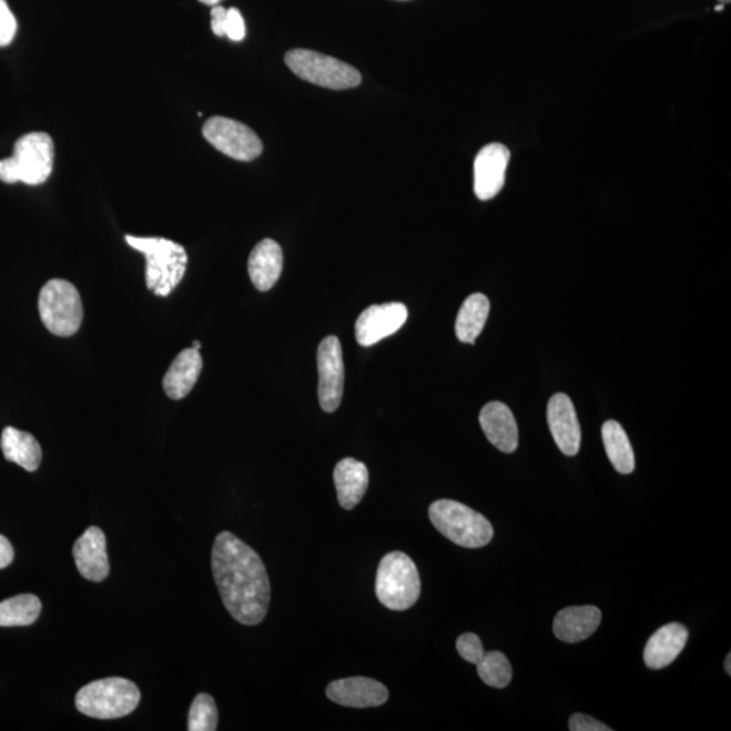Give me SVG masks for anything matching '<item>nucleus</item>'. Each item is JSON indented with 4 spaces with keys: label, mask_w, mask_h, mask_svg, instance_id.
<instances>
[{
    "label": "nucleus",
    "mask_w": 731,
    "mask_h": 731,
    "mask_svg": "<svg viewBox=\"0 0 731 731\" xmlns=\"http://www.w3.org/2000/svg\"><path fill=\"white\" fill-rule=\"evenodd\" d=\"M721 4H728L731 2V0H720Z\"/></svg>",
    "instance_id": "obj_37"
},
{
    "label": "nucleus",
    "mask_w": 731,
    "mask_h": 731,
    "mask_svg": "<svg viewBox=\"0 0 731 731\" xmlns=\"http://www.w3.org/2000/svg\"><path fill=\"white\" fill-rule=\"evenodd\" d=\"M548 423L558 448L568 457L577 456L581 445V427L573 403L564 393L550 398Z\"/></svg>",
    "instance_id": "obj_14"
},
{
    "label": "nucleus",
    "mask_w": 731,
    "mask_h": 731,
    "mask_svg": "<svg viewBox=\"0 0 731 731\" xmlns=\"http://www.w3.org/2000/svg\"><path fill=\"white\" fill-rule=\"evenodd\" d=\"M408 318V309L402 303H389L368 306L361 313L355 323L356 342L364 347L384 341L385 337L395 335Z\"/></svg>",
    "instance_id": "obj_11"
},
{
    "label": "nucleus",
    "mask_w": 731,
    "mask_h": 731,
    "mask_svg": "<svg viewBox=\"0 0 731 731\" xmlns=\"http://www.w3.org/2000/svg\"><path fill=\"white\" fill-rule=\"evenodd\" d=\"M608 458L620 475H630L636 468L634 451L628 434L618 422L608 420L601 429Z\"/></svg>",
    "instance_id": "obj_24"
},
{
    "label": "nucleus",
    "mask_w": 731,
    "mask_h": 731,
    "mask_svg": "<svg viewBox=\"0 0 731 731\" xmlns=\"http://www.w3.org/2000/svg\"><path fill=\"white\" fill-rule=\"evenodd\" d=\"M334 481L341 507L354 509L364 499L368 487L366 465L354 458L342 459L336 465Z\"/></svg>",
    "instance_id": "obj_21"
},
{
    "label": "nucleus",
    "mask_w": 731,
    "mask_h": 731,
    "mask_svg": "<svg viewBox=\"0 0 731 731\" xmlns=\"http://www.w3.org/2000/svg\"><path fill=\"white\" fill-rule=\"evenodd\" d=\"M219 711L216 702L207 693H200L189 711L190 731H214L217 729Z\"/></svg>",
    "instance_id": "obj_28"
},
{
    "label": "nucleus",
    "mask_w": 731,
    "mask_h": 731,
    "mask_svg": "<svg viewBox=\"0 0 731 731\" xmlns=\"http://www.w3.org/2000/svg\"><path fill=\"white\" fill-rule=\"evenodd\" d=\"M200 2L206 6H217L221 0H200Z\"/></svg>",
    "instance_id": "obj_34"
},
{
    "label": "nucleus",
    "mask_w": 731,
    "mask_h": 731,
    "mask_svg": "<svg viewBox=\"0 0 731 731\" xmlns=\"http://www.w3.org/2000/svg\"><path fill=\"white\" fill-rule=\"evenodd\" d=\"M201 347H202V346H201V343H200L199 341H195V342L193 343V347H192V348L196 349V352H200Z\"/></svg>",
    "instance_id": "obj_35"
},
{
    "label": "nucleus",
    "mask_w": 731,
    "mask_h": 731,
    "mask_svg": "<svg viewBox=\"0 0 731 731\" xmlns=\"http://www.w3.org/2000/svg\"><path fill=\"white\" fill-rule=\"evenodd\" d=\"M285 61L303 81L324 89H355L362 82L361 72L353 65L309 49H293L286 53Z\"/></svg>",
    "instance_id": "obj_7"
},
{
    "label": "nucleus",
    "mask_w": 731,
    "mask_h": 731,
    "mask_svg": "<svg viewBox=\"0 0 731 731\" xmlns=\"http://www.w3.org/2000/svg\"><path fill=\"white\" fill-rule=\"evenodd\" d=\"M327 697L344 708H378L388 702L389 692L383 683L368 678H349L332 681Z\"/></svg>",
    "instance_id": "obj_13"
},
{
    "label": "nucleus",
    "mask_w": 731,
    "mask_h": 731,
    "mask_svg": "<svg viewBox=\"0 0 731 731\" xmlns=\"http://www.w3.org/2000/svg\"><path fill=\"white\" fill-rule=\"evenodd\" d=\"M18 24L8 2L0 0V48L8 47L17 34Z\"/></svg>",
    "instance_id": "obj_30"
},
{
    "label": "nucleus",
    "mask_w": 731,
    "mask_h": 731,
    "mask_svg": "<svg viewBox=\"0 0 731 731\" xmlns=\"http://www.w3.org/2000/svg\"><path fill=\"white\" fill-rule=\"evenodd\" d=\"M571 731H611L605 723L596 721L595 718L583 714L571 715L569 720Z\"/></svg>",
    "instance_id": "obj_31"
},
{
    "label": "nucleus",
    "mask_w": 731,
    "mask_h": 731,
    "mask_svg": "<svg viewBox=\"0 0 731 731\" xmlns=\"http://www.w3.org/2000/svg\"><path fill=\"white\" fill-rule=\"evenodd\" d=\"M39 311L51 334L75 335L83 322V304L78 288L65 280H51L41 288Z\"/></svg>",
    "instance_id": "obj_8"
},
{
    "label": "nucleus",
    "mask_w": 731,
    "mask_h": 731,
    "mask_svg": "<svg viewBox=\"0 0 731 731\" xmlns=\"http://www.w3.org/2000/svg\"><path fill=\"white\" fill-rule=\"evenodd\" d=\"M724 669H727L728 674H731V654H728L727 661H724Z\"/></svg>",
    "instance_id": "obj_33"
},
{
    "label": "nucleus",
    "mask_w": 731,
    "mask_h": 731,
    "mask_svg": "<svg viewBox=\"0 0 731 731\" xmlns=\"http://www.w3.org/2000/svg\"><path fill=\"white\" fill-rule=\"evenodd\" d=\"M126 243L143 252L146 260V286L159 297H169L186 273L189 257L181 244L162 237L128 235Z\"/></svg>",
    "instance_id": "obj_2"
},
{
    "label": "nucleus",
    "mask_w": 731,
    "mask_h": 731,
    "mask_svg": "<svg viewBox=\"0 0 731 731\" xmlns=\"http://www.w3.org/2000/svg\"><path fill=\"white\" fill-rule=\"evenodd\" d=\"M318 402L332 414L341 407L344 390V362L342 344L336 336H328L317 352Z\"/></svg>",
    "instance_id": "obj_10"
},
{
    "label": "nucleus",
    "mask_w": 731,
    "mask_h": 731,
    "mask_svg": "<svg viewBox=\"0 0 731 731\" xmlns=\"http://www.w3.org/2000/svg\"><path fill=\"white\" fill-rule=\"evenodd\" d=\"M490 303L481 293L471 294L465 299L458 312L456 322V334L459 342L475 343L487 324Z\"/></svg>",
    "instance_id": "obj_23"
},
{
    "label": "nucleus",
    "mask_w": 731,
    "mask_h": 731,
    "mask_svg": "<svg viewBox=\"0 0 731 731\" xmlns=\"http://www.w3.org/2000/svg\"><path fill=\"white\" fill-rule=\"evenodd\" d=\"M54 144L49 134L33 132L24 134L14 145L12 156L0 161V181L23 182L39 186L48 181L53 171Z\"/></svg>",
    "instance_id": "obj_3"
},
{
    "label": "nucleus",
    "mask_w": 731,
    "mask_h": 731,
    "mask_svg": "<svg viewBox=\"0 0 731 731\" xmlns=\"http://www.w3.org/2000/svg\"><path fill=\"white\" fill-rule=\"evenodd\" d=\"M202 372V356L194 348L183 349L172 362L163 379L165 395L182 400L193 390Z\"/></svg>",
    "instance_id": "obj_20"
},
{
    "label": "nucleus",
    "mask_w": 731,
    "mask_h": 731,
    "mask_svg": "<svg viewBox=\"0 0 731 731\" xmlns=\"http://www.w3.org/2000/svg\"><path fill=\"white\" fill-rule=\"evenodd\" d=\"M480 424L490 444L500 451L511 454L518 448V424L506 404L491 402L485 405L480 414Z\"/></svg>",
    "instance_id": "obj_16"
},
{
    "label": "nucleus",
    "mask_w": 731,
    "mask_h": 731,
    "mask_svg": "<svg viewBox=\"0 0 731 731\" xmlns=\"http://www.w3.org/2000/svg\"><path fill=\"white\" fill-rule=\"evenodd\" d=\"M511 152L495 143L484 146L475 161V193L478 200L489 201L501 192Z\"/></svg>",
    "instance_id": "obj_12"
},
{
    "label": "nucleus",
    "mask_w": 731,
    "mask_h": 731,
    "mask_svg": "<svg viewBox=\"0 0 731 731\" xmlns=\"http://www.w3.org/2000/svg\"><path fill=\"white\" fill-rule=\"evenodd\" d=\"M422 582L419 570L407 555L393 551L379 564L376 579L377 598L393 611H405L419 599Z\"/></svg>",
    "instance_id": "obj_6"
},
{
    "label": "nucleus",
    "mask_w": 731,
    "mask_h": 731,
    "mask_svg": "<svg viewBox=\"0 0 731 731\" xmlns=\"http://www.w3.org/2000/svg\"><path fill=\"white\" fill-rule=\"evenodd\" d=\"M3 456L24 470L35 471L40 468L42 451L39 441L32 434L20 432L14 427H6L0 439Z\"/></svg>",
    "instance_id": "obj_22"
},
{
    "label": "nucleus",
    "mask_w": 731,
    "mask_h": 731,
    "mask_svg": "<svg viewBox=\"0 0 731 731\" xmlns=\"http://www.w3.org/2000/svg\"><path fill=\"white\" fill-rule=\"evenodd\" d=\"M457 650L464 660L476 663V666L483 660L485 653H487L484 650L480 637L473 634V632H466V634L458 638Z\"/></svg>",
    "instance_id": "obj_29"
},
{
    "label": "nucleus",
    "mask_w": 731,
    "mask_h": 731,
    "mask_svg": "<svg viewBox=\"0 0 731 731\" xmlns=\"http://www.w3.org/2000/svg\"><path fill=\"white\" fill-rule=\"evenodd\" d=\"M724 9V4L717 6L715 10L717 11H722Z\"/></svg>",
    "instance_id": "obj_36"
},
{
    "label": "nucleus",
    "mask_w": 731,
    "mask_h": 731,
    "mask_svg": "<svg viewBox=\"0 0 731 731\" xmlns=\"http://www.w3.org/2000/svg\"><path fill=\"white\" fill-rule=\"evenodd\" d=\"M429 519L441 536L466 549L484 548L494 538L488 519L458 501H435L429 507Z\"/></svg>",
    "instance_id": "obj_4"
},
{
    "label": "nucleus",
    "mask_w": 731,
    "mask_h": 731,
    "mask_svg": "<svg viewBox=\"0 0 731 731\" xmlns=\"http://www.w3.org/2000/svg\"><path fill=\"white\" fill-rule=\"evenodd\" d=\"M141 693L131 680L109 678L92 681L78 692L75 704L83 715L115 720L138 709Z\"/></svg>",
    "instance_id": "obj_5"
},
{
    "label": "nucleus",
    "mask_w": 731,
    "mask_h": 731,
    "mask_svg": "<svg viewBox=\"0 0 731 731\" xmlns=\"http://www.w3.org/2000/svg\"><path fill=\"white\" fill-rule=\"evenodd\" d=\"M601 622V611L595 606L568 607L557 613L552 630L558 640L576 643L587 640Z\"/></svg>",
    "instance_id": "obj_19"
},
{
    "label": "nucleus",
    "mask_w": 731,
    "mask_h": 731,
    "mask_svg": "<svg viewBox=\"0 0 731 731\" xmlns=\"http://www.w3.org/2000/svg\"><path fill=\"white\" fill-rule=\"evenodd\" d=\"M12 560H14V549L8 538L0 536V569L8 568Z\"/></svg>",
    "instance_id": "obj_32"
},
{
    "label": "nucleus",
    "mask_w": 731,
    "mask_h": 731,
    "mask_svg": "<svg viewBox=\"0 0 731 731\" xmlns=\"http://www.w3.org/2000/svg\"><path fill=\"white\" fill-rule=\"evenodd\" d=\"M41 608V601L34 595L12 596L0 603V626L18 628V626L33 625L40 617Z\"/></svg>",
    "instance_id": "obj_25"
},
{
    "label": "nucleus",
    "mask_w": 731,
    "mask_h": 731,
    "mask_svg": "<svg viewBox=\"0 0 731 731\" xmlns=\"http://www.w3.org/2000/svg\"><path fill=\"white\" fill-rule=\"evenodd\" d=\"M204 138L214 149L238 162H251L260 158L263 143L247 125L226 116H212L202 129Z\"/></svg>",
    "instance_id": "obj_9"
},
{
    "label": "nucleus",
    "mask_w": 731,
    "mask_h": 731,
    "mask_svg": "<svg viewBox=\"0 0 731 731\" xmlns=\"http://www.w3.org/2000/svg\"><path fill=\"white\" fill-rule=\"evenodd\" d=\"M284 268V252L272 238H264L252 250L248 273L252 284L260 292L272 291Z\"/></svg>",
    "instance_id": "obj_17"
},
{
    "label": "nucleus",
    "mask_w": 731,
    "mask_h": 731,
    "mask_svg": "<svg viewBox=\"0 0 731 731\" xmlns=\"http://www.w3.org/2000/svg\"><path fill=\"white\" fill-rule=\"evenodd\" d=\"M688 640V630L683 625L669 623L657 630L647 643L643 660L650 669H662L671 666L683 651Z\"/></svg>",
    "instance_id": "obj_18"
},
{
    "label": "nucleus",
    "mask_w": 731,
    "mask_h": 731,
    "mask_svg": "<svg viewBox=\"0 0 731 731\" xmlns=\"http://www.w3.org/2000/svg\"><path fill=\"white\" fill-rule=\"evenodd\" d=\"M212 30L219 37H229L232 41H243L247 29H245L242 12L235 8L225 9L223 6H213Z\"/></svg>",
    "instance_id": "obj_27"
},
{
    "label": "nucleus",
    "mask_w": 731,
    "mask_h": 731,
    "mask_svg": "<svg viewBox=\"0 0 731 731\" xmlns=\"http://www.w3.org/2000/svg\"><path fill=\"white\" fill-rule=\"evenodd\" d=\"M73 558L84 579L101 582L108 579L110 564L106 552V537L100 527H90L73 545Z\"/></svg>",
    "instance_id": "obj_15"
},
{
    "label": "nucleus",
    "mask_w": 731,
    "mask_h": 731,
    "mask_svg": "<svg viewBox=\"0 0 731 731\" xmlns=\"http://www.w3.org/2000/svg\"><path fill=\"white\" fill-rule=\"evenodd\" d=\"M214 581L223 603L242 625H260L267 616L270 580L257 552L229 531L220 532L212 551Z\"/></svg>",
    "instance_id": "obj_1"
},
{
    "label": "nucleus",
    "mask_w": 731,
    "mask_h": 731,
    "mask_svg": "<svg viewBox=\"0 0 731 731\" xmlns=\"http://www.w3.org/2000/svg\"><path fill=\"white\" fill-rule=\"evenodd\" d=\"M477 672L485 684L506 688L512 680V667L501 651H489L477 663Z\"/></svg>",
    "instance_id": "obj_26"
}]
</instances>
